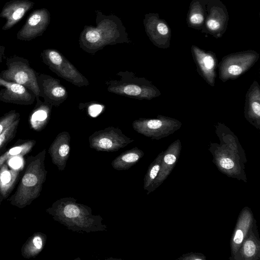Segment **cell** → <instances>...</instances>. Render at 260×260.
<instances>
[{"label": "cell", "mask_w": 260, "mask_h": 260, "mask_svg": "<svg viewBox=\"0 0 260 260\" xmlns=\"http://www.w3.org/2000/svg\"><path fill=\"white\" fill-rule=\"evenodd\" d=\"M214 126L220 143L210 145L213 161L220 172L229 177L246 182L244 164L246 159L237 137L223 123L217 122Z\"/></svg>", "instance_id": "1"}, {"label": "cell", "mask_w": 260, "mask_h": 260, "mask_svg": "<svg viewBox=\"0 0 260 260\" xmlns=\"http://www.w3.org/2000/svg\"><path fill=\"white\" fill-rule=\"evenodd\" d=\"M95 12L96 26L85 25L80 35L79 46L82 50L94 54L107 45L131 42L119 18L106 15L97 10Z\"/></svg>", "instance_id": "2"}, {"label": "cell", "mask_w": 260, "mask_h": 260, "mask_svg": "<svg viewBox=\"0 0 260 260\" xmlns=\"http://www.w3.org/2000/svg\"><path fill=\"white\" fill-rule=\"evenodd\" d=\"M77 200L67 197L57 200L47 212L54 220L66 228L78 233L106 231L107 226L99 215L92 214L90 207L77 203Z\"/></svg>", "instance_id": "3"}, {"label": "cell", "mask_w": 260, "mask_h": 260, "mask_svg": "<svg viewBox=\"0 0 260 260\" xmlns=\"http://www.w3.org/2000/svg\"><path fill=\"white\" fill-rule=\"evenodd\" d=\"M45 154L46 150L44 149L32 158L11 198L12 205L23 208L40 196L47 173L44 165Z\"/></svg>", "instance_id": "4"}, {"label": "cell", "mask_w": 260, "mask_h": 260, "mask_svg": "<svg viewBox=\"0 0 260 260\" xmlns=\"http://www.w3.org/2000/svg\"><path fill=\"white\" fill-rule=\"evenodd\" d=\"M116 75L119 79L106 82L110 92L139 100H151L161 95L160 90L152 82L136 76L132 72L120 71Z\"/></svg>", "instance_id": "5"}, {"label": "cell", "mask_w": 260, "mask_h": 260, "mask_svg": "<svg viewBox=\"0 0 260 260\" xmlns=\"http://www.w3.org/2000/svg\"><path fill=\"white\" fill-rule=\"evenodd\" d=\"M260 54L253 50L232 53L223 56L218 64L219 78L222 82L236 79L249 71Z\"/></svg>", "instance_id": "6"}, {"label": "cell", "mask_w": 260, "mask_h": 260, "mask_svg": "<svg viewBox=\"0 0 260 260\" xmlns=\"http://www.w3.org/2000/svg\"><path fill=\"white\" fill-rule=\"evenodd\" d=\"M6 64L7 69L0 73L1 78L24 86L35 94L36 98H40L36 72L27 59L14 55L7 58Z\"/></svg>", "instance_id": "7"}, {"label": "cell", "mask_w": 260, "mask_h": 260, "mask_svg": "<svg viewBox=\"0 0 260 260\" xmlns=\"http://www.w3.org/2000/svg\"><path fill=\"white\" fill-rule=\"evenodd\" d=\"M41 56L43 62L59 77L78 87L89 84L88 79L58 50L44 49Z\"/></svg>", "instance_id": "8"}, {"label": "cell", "mask_w": 260, "mask_h": 260, "mask_svg": "<svg viewBox=\"0 0 260 260\" xmlns=\"http://www.w3.org/2000/svg\"><path fill=\"white\" fill-rule=\"evenodd\" d=\"M181 126L182 123L179 120L160 115L154 118H140L132 123L133 128L136 132L153 140L168 137Z\"/></svg>", "instance_id": "9"}, {"label": "cell", "mask_w": 260, "mask_h": 260, "mask_svg": "<svg viewBox=\"0 0 260 260\" xmlns=\"http://www.w3.org/2000/svg\"><path fill=\"white\" fill-rule=\"evenodd\" d=\"M88 140L91 148L108 152L117 151L134 141L124 135L120 129L113 126L94 132Z\"/></svg>", "instance_id": "10"}, {"label": "cell", "mask_w": 260, "mask_h": 260, "mask_svg": "<svg viewBox=\"0 0 260 260\" xmlns=\"http://www.w3.org/2000/svg\"><path fill=\"white\" fill-rule=\"evenodd\" d=\"M206 14L202 33L218 39L226 31L229 21L228 9L220 0H208Z\"/></svg>", "instance_id": "11"}, {"label": "cell", "mask_w": 260, "mask_h": 260, "mask_svg": "<svg viewBox=\"0 0 260 260\" xmlns=\"http://www.w3.org/2000/svg\"><path fill=\"white\" fill-rule=\"evenodd\" d=\"M143 23L145 32L153 45L161 49L170 47L171 29L168 22L159 17L158 13L146 14Z\"/></svg>", "instance_id": "12"}, {"label": "cell", "mask_w": 260, "mask_h": 260, "mask_svg": "<svg viewBox=\"0 0 260 260\" xmlns=\"http://www.w3.org/2000/svg\"><path fill=\"white\" fill-rule=\"evenodd\" d=\"M191 52L198 73L208 84L214 87L218 64L216 54L212 51L202 49L194 45L191 47Z\"/></svg>", "instance_id": "13"}, {"label": "cell", "mask_w": 260, "mask_h": 260, "mask_svg": "<svg viewBox=\"0 0 260 260\" xmlns=\"http://www.w3.org/2000/svg\"><path fill=\"white\" fill-rule=\"evenodd\" d=\"M40 97L52 106H58L68 98V93L59 79L36 72Z\"/></svg>", "instance_id": "14"}, {"label": "cell", "mask_w": 260, "mask_h": 260, "mask_svg": "<svg viewBox=\"0 0 260 260\" xmlns=\"http://www.w3.org/2000/svg\"><path fill=\"white\" fill-rule=\"evenodd\" d=\"M50 18V13L47 9L41 8L34 10L17 33V38L20 40L29 41L41 36L49 25Z\"/></svg>", "instance_id": "15"}, {"label": "cell", "mask_w": 260, "mask_h": 260, "mask_svg": "<svg viewBox=\"0 0 260 260\" xmlns=\"http://www.w3.org/2000/svg\"><path fill=\"white\" fill-rule=\"evenodd\" d=\"M0 101L7 103L30 105L34 103L36 96L24 86L7 81L0 77Z\"/></svg>", "instance_id": "16"}, {"label": "cell", "mask_w": 260, "mask_h": 260, "mask_svg": "<svg viewBox=\"0 0 260 260\" xmlns=\"http://www.w3.org/2000/svg\"><path fill=\"white\" fill-rule=\"evenodd\" d=\"M181 149L180 140L177 139L172 143L166 150L164 151L159 172L152 184L147 190V194L153 191L167 179L179 158Z\"/></svg>", "instance_id": "17"}, {"label": "cell", "mask_w": 260, "mask_h": 260, "mask_svg": "<svg viewBox=\"0 0 260 260\" xmlns=\"http://www.w3.org/2000/svg\"><path fill=\"white\" fill-rule=\"evenodd\" d=\"M71 136L66 131L59 133L50 146L48 152L52 162L59 171H63L66 167L70 153Z\"/></svg>", "instance_id": "18"}, {"label": "cell", "mask_w": 260, "mask_h": 260, "mask_svg": "<svg viewBox=\"0 0 260 260\" xmlns=\"http://www.w3.org/2000/svg\"><path fill=\"white\" fill-rule=\"evenodd\" d=\"M34 4L29 0H10L6 3L0 13V17L6 20L2 29L6 30L11 28L32 8Z\"/></svg>", "instance_id": "19"}, {"label": "cell", "mask_w": 260, "mask_h": 260, "mask_svg": "<svg viewBox=\"0 0 260 260\" xmlns=\"http://www.w3.org/2000/svg\"><path fill=\"white\" fill-rule=\"evenodd\" d=\"M244 115L246 120L260 129V86L254 80L245 95Z\"/></svg>", "instance_id": "20"}, {"label": "cell", "mask_w": 260, "mask_h": 260, "mask_svg": "<svg viewBox=\"0 0 260 260\" xmlns=\"http://www.w3.org/2000/svg\"><path fill=\"white\" fill-rule=\"evenodd\" d=\"M253 220L251 210L247 207H244L239 214L231 237V255L230 258L234 256L239 250L249 229L252 227Z\"/></svg>", "instance_id": "21"}, {"label": "cell", "mask_w": 260, "mask_h": 260, "mask_svg": "<svg viewBox=\"0 0 260 260\" xmlns=\"http://www.w3.org/2000/svg\"><path fill=\"white\" fill-rule=\"evenodd\" d=\"M251 228L237 253L230 260H258L260 258V241Z\"/></svg>", "instance_id": "22"}, {"label": "cell", "mask_w": 260, "mask_h": 260, "mask_svg": "<svg viewBox=\"0 0 260 260\" xmlns=\"http://www.w3.org/2000/svg\"><path fill=\"white\" fill-rule=\"evenodd\" d=\"M36 100L37 103L29 115V122L31 129L40 132L49 121L53 106L44 101L42 102L40 98H36Z\"/></svg>", "instance_id": "23"}, {"label": "cell", "mask_w": 260, "mask_h": 260, "mask_svg": "<svg viewBox=\"0 0 260 260\" xmlns=\"http://www.w3.org/2000/svg\"><path fill=\"white\" fill-rule=\"evenodd\" d=\"M208 0H192L187 14L186 23L188 27L198 30L203 28L206 14Z\"/></svg>", "instance_id": "24"}, {"label": "cell", "mask_w": 260, "mask_h": 260, "mask_svg": "<svg viewBox=\"0 0 260 260\" xmlns=\"http://www.w3.org/2000/svg\"><path fill=\"white\" fill-rule=\"evenodd\" d=\"M144 152L137 147L120 154L111 162L112 167L117 171H125L136 165L144 156Z\"/></svg>", "instance_id": "25"}, {"label": "cell", "mask_w": 260, "mask_h": 260, "mask_svg": "<svg viewBox=\"0 0 260 260\" xmlns=\"http://www.w3.org/2000/svg\"><path fill=\"white\" fill-rule=\"evenodd\" d=\"M20 172L19 168L9 166L7 162L0 167V193L4 198L11 192Z\"/></svg>", "instance_id": "26"}, {"label": "cell", "mask_w": 260, "mask_h": 260, "mask_svg": "<svg viewBox=\"0 0 260 260\" xmlns=\"http://www.w3.org/2000/svg\"><path fill=\"white\" fill-rule=\"evenodd\" d=\"M47 240V236L41 233L32 235L23 245L21 252L24 257L30 258L37 256L43 249Z\"/></svg>", "instance_id": "27"}, {"label": "cell", "mask_w": 260, "mask_h": 260, "mask_svg": "<svg viewBox=\"0 0 260 260\" xmlns=\"http://www.w3.org/2000/svg\"><path fill=\"white\" fill-rule=\"evenodd\" d=\"M36 143L34 140H27L16 145L0 156V167L14 157L22 156L28 153Z\"/></svg>", "instance_id": "28"}, {"label": "cell", "mask_w": 260, "mask_h": 260, "mask_svg": "<svg viewBox=\"0 0 260 260\" xmlns=\"http://www.w3.org/2000/svg\"><path fill=\"white\" fill-rule=\"evenodd\" d=\"M164 151L161 152L151 163L144 178L143 188L147 190L152 184L159 172Z\"/></svg>", "instance_id": "29"}, {"label": "cell", "mask_w": 260, "mask_h": 260, "mask_svg": "<svg viewBox=\"0 0 260 260\" xmlns=\"http://www.w3.org/2000/svg\"><path fill=\"white\" fill-rule=\"evenodd\" d=\"M20 120V118L15 120L0 135V149L6 145L15 137Z\"/></svg>", "instance_id": "30"}, {"label": "cell", "mask_w": 260, "mask_h": 260, "mask_svg": "<svg viewBox=\"0 0 260 260\" xmlns=\"http://www.w3.org/2000/svg\"><path fill=\"white\" fill-rule=\"evenodd\" d=\"M20 118V113L15 110H11L0 117V135L15 120Z\"/></svg>", "instance_id": "31"}, {"label": "cell", "mask_w": 260, "mask_h": 260, "mask_svg": "<svg viewBox=\"0 0 260 260\" xmlns=\"http://www.w3.org/2000/svg\"><path fill=\"white\" fill-rule=\"evenodd\" d=\"M180 260H205V256L200 253L189 252L184 254L178 258Z\"/></svg>", "instance_id": "32"}, {"label": "cell", "mask_w": 260, "mask_h": 260, "mask_svg": "<svg viewBox=\"0 0 260 260\" xmlns=\"http://www.w3.org/2000/svg\"><path fill=\"white\" fill-rule=\"evenodd\" d=\"M5 47L3 46L0 45V62L2 61V58L4 55Z\"/></svg>", "instance_id": "33"}]
</instances>
